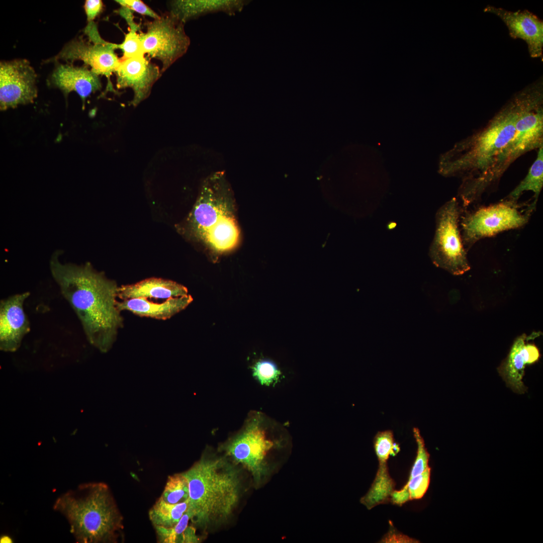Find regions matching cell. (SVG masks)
Masks as SVG:
<instances>
[{"mask_svg": "<svg viewBox=\"0 0 543 543\" xmlns=\"http://www.w3.org/2000/svg\"><path fill=\"white\" fill-rule=\"evenodd\" d=\"M56 251L49 261L51 275L77 316L89 342L102 352L109 351L123 326L118 309V287L90 263L60 260Z\"/></svg>", "mask_w": 543, "mask_h": 543, "instance_id": "1", "label": "cell"}, {"mask_svg": "<svg viewBox=\"0 0 543 543\" xmlns=\"http://www.w3.org/2000/svg\"><path fill=\"white\" fill-rule=\"evenodd\" d=\"M243 469L218 451L206 449L200 459L183 472L189 486L192 524L206 532L228 522L245 492Z\"/></svg>", "mask_w": 543, "mask_h": 543, "instance_id": "2", "label": "cell"}, {"mask_svg": "<svg viewBox=\"0 0 543 543\" xmlns=\"http://www.w3.org/2000/svg\"><path fill=\"white\" fill-rule=\"evenodd\" d=\"M292 446V437L285 426L261 412L252 411L240 429L218 451L249 473L257 489L286 462Z\"/></svg>", "mask_w": 543, "mask_h": 543, "instance_id": "3", "label": "cell"}, {"mask_svg": "<svg viewBox=\"0 0 543 543\" xmlns=\"http://www.w3.org/2000/svg\"><path fill=\"white\" fill-rule=\"evenodd\" d=\"M523 95L522 89L513 95L483 128L441 155L439 173L445 176H462L463 183L479 179L487 174L513 138Z\"/></svg>", "mask_w": 543, "mask_h": 543, "instance_id": "4", "label": "cell"}, {"mask_svg": "<svg viewBox=\"0 0 543 543\" xmlns=\"http://www.w3.org/2000/svg\"><path fill=\"white\" fill-rule=\"evenodd\" d=\"M54 509L66 518L79 543L116 542L124 529L112 493L102 482L83 484L62 494Z\"/></svg>", "mask_w": 543, "mask_h": 543, "instance_id": "5", "label": "cell"}, {"mask_svg": "<svg viewBox=\"0 0 543 543\" xmlns=\"http://www.w3.org/2000/svg\"><path fill=\"white\" fill-rule=\"evenodd\" d=\"M523 100L513 139L487 177L496 183L519 157L543 147V83L539 78L523 89Z\"/></svg>", "mask_w": 543, "mask_h": 543, "instance_id": "6", "label": "cell"}, {"mask_svg": "<svg viewBox=\"0 0 543 543\" xmlns=\"http://www.w3.org/2000/svg\"><path fill=\"white\" fill-rule=\"evenodd\" d=\"M461 209L453 198L437 211L435 231L429 255L433 263L454 275H461L470 269L459 228Z\"/></svg>", "mask_w": 543, "mask_h": 543, "instance_id": "7", "label": "cell"}, {"mask_svg": "<svg viewBox=\"0 0 543 543\" xmlns=\"http://www.w3.org/2000/svg\"><path fill=\"white\" fill-rule=\"evenodd\" d=\"M231 192L224 172L218 171L205 181L190 216L195 235L206 242L219 230L236 222L228 208Z\"/></svg>", "mask_w": 543, "mask_h": 543, "instance_id": "8", "label": "cell"}, {"mask_svg": "<svg viewBox=\"0 0 543 543\" xmlns=\"http://www.w3.org/2000/svg\"><path fill=\"white\" fill-rule=\"evenodd\" d=\"M521 208L517 201L505 198L467 214L461 222L464 245L470 246L481 239L524 226L532 212Z\"/></svg>", "mask_w": 543, "mask_h": 543, "instance_id": "9", "label": "cell"}, {"mask_svg": "<svg viewBox=\"0 0 543 543\" xmlns=\"http://www.w3.org/2000/svg\"><path fill=\"white\" fill-rule=\"evenodd\" d=\"M146 32L139 33L144 54L160 60L161 74L187 51L190 39L185 24L169 12L146 23Z\"/></svg>", "mask_w": 543, "mask_h": 543, "instance_id": "10", "label": "cell"}, {"mask_svg": "<svg viewBox=\"0 0 543 543\" xmlns=\"http://www.w3.org/2000/svg\"><path fill=\"white\" fill-rule=\"evenodd\" d=\"M117 49H119V44L104 39L94 41L79 37L66 44L52 60L54 61L62 59L70 63L76 60H82L85 65L91 67L93 72L107 78L106 90L115 92L110 76L115 73L120 63V58L115 52Z\"/></svg>", "mask_w": 543, "mask_h": 543, "instance_id": "11", "label": "cell"}, {"mask_svg": "<svg viewBox=\"0 0 543 543\" xmlns=\"http://www.w3.org/2000/svg\"><path fill=\"white\" fill-rule=\"evenodd\" d=\"M37 75L26 59L0 63V108L5 111L32 103L37 96Z\"/></svg>", "mask_w": 543, "mask_h": 543, "instance_id": "12", "label": "cell"}, {"mask_svg": "<svg viewBox=\"0 0 543 543\" xmlns=\"http://www.w3.org/2000/svg\"><path fill=\"white\" fill-rule=\"evenodd\" d=\"M484 11L499 17L508 28L513 39L524 41L532 58L541 57L543 51V22L535 15L527 10L515 12L488 5Z\"/></svg>", "mask_w": 543, "mask_h": 543, "instance_id": "13", "label": "cell"}, {"mask_svg": "<svg viewBox=\"0 0 543 543\" xmlns=\"http://www.w3.org/2000/svg\"><path fill=\"white\" fill-rule=\"evenodd\" d=\"M115 73L118 89L130 87L133 90L130 104L134 107L149 96L153 85L161 75L158 66L144 56L120 58Z\"/></svg>", "mask_w": 543, "mask_h": 543, "instance_id": "14", "label": "cell"}, {"mask_svg": "<svg viewBox=\"0 0 543 543\" xmlns=\"http://www.w3.org/2000/svg\"><path fill=\"white\" fill-rule=\"evenodd\" d=\"M30 293L13 295L0 302V348L14 352L30 330V323L24 310L25 301Z\"/></svg>", "mask_w": 543, "mask_h": 543, "instance_id": "15", "label": "cell"}, {"mask_svg": "<svg viewBox=\"0 0 543 543\" xmlns=\"http://www.w3.org/2000/svg\"><path fill=\"white\" fill-rule=\"evenodd\" d=\"M540 335V332H533L529 336L524 333L517 337L508 355L497 369L507 386L517 393L523 394L526 390L522 382L526 365L536 362L540 357L537 347L528 341Z\"/></svg>", "mask_w": 543, "mask_h": 543, "instance_id": "16", "label": "cell"}, {"mask_svg": "<svg viewBox=\"0 0 543 543\" xmlns=\"http://www.w3.org/2000/svg\"><path fill=\"white\" fill-rule=\"evenodd\" d=\"M49 83L52 86L60 89L65 97L70 92H75L83 104L86 98L102 88L99 75L85 65L79 67L70 63H57Z\"/></svg>", "mask_w": 543, "mask_h": 543, "instance_id": "17", "label": "cell"}, {"mask_svg": "<svg viewBox=\"0 0 543 543\" xmlns=\"http://www.w3.org/2000/svg\"><path fill=\"white\" fill-rule=\"evenodd\" d=\"M250 2L248 0H175L169 3V12L185 24L200 17L219 12L234 16L241 12Z\"/></svg>", "mask_w": 543, "mask_h": 543, "instance_id": "18", "label": "cell"}, {"mask_svg": "<svg viewBox=\"0 0 543 543\" xmlns=\"http://www.w3.org/2000/svg\"><path fill=\"white\" fill-rule=\"evenodd\" d=\"M190 295L173 297L162 302H154L145 298H134L118 301L121 311H128L140 317L165 320L185 309L192 303Z\"/></svg>", "mask_w": 543, "mask_h": 543, "instance_id": "19", "label": "cell"}, {"mask_svg": "<svg viewBox=\"0 0 543 543\" xmlns=\"http://www.w3.org/2000/svg\"><path fill=\"white\" fill-rule=\"evenodd\" d=\"M188 293L186 287L175 282L152 278L118 287L117 297L121 300L134 298L166 300L186 296Z\"/></svg>", "mask_w": 543, "mask_h": 543, "instance_id": "20", "label": "cell"}, {"mask_svg": "<svg viewBox=\"0 0 543 543\" xmlns=\"http://www.w3.org/2000/svg\"><path fill=\"white\" fill-rule=\"evenodd\" d=\"M389 457L385 455H377L379 468L375 479L368 492L360 499V502L368 509L390 502L395 483L388 472L387 461Z\"/></svg>", "mask_w": 543, "mask_h": 543, "instance_id": "21", "label": "cell"}, {"mask_svg": "<svg viewBox=\"0 0 543 543\" xmlns=\"http://www.w3.org/2000/svg\"><path fill=\"white\" fill-rule=\"evenodd\" d=\"M543 186V147L538 149L537 157L531 165L526 176L505 198L518 201L524 191L534 193V200L531 204L536 206L538 196Z\"/></svg>", "mask_w": 543, "mask_h": 543, "instance_id": "22", "label": "cell"}, {"mask_svg": "<svg viewBox=\"0 0 543 543\" xmlns=\"http://www.w3.org/2000/svg\"><path fill=\"white\" fill-rule=\"evenodd\" d=\"M188 507L189 499L182 503L170 504L159 497L149 511V519L154 527L170 528L178 522Z\"/></svg>", "mask_w": 543, "mask_h": 543, "instance_id": "23", "label": "cell"}, {"mask_svg": "<svg viewBox=\"0 0 543 543\" xmlns=\"http://www.w3.org/2000/svg\"><path fill=\"white\" fill-rule=\"evenodd\" d=\"M160 498L170 504L182 503L189 499V483L183 473L168 476Z\"/></svg>", "mask_w": 543, "mask_h": 543, "instance_id": "24", "label": "cell"}, {"mask_svg": "<svg viewBox=\"0 0 543 543\" xmlns=\"http://www.w3.org/2000/svg\"><path fill=\"white\" fill-rule=\"evenodd\" d=\"M190 520L191 515L187 510L178 522L174 526L170 528L155 526L157 542L160 543L183 542L184 533L189 526Z\"/></svg>", "mask_w": 543, "mask_h": 543, "instance_id": "25", "label": "cell"}, {"mask_svg": "<svg viewBox=\"0 0 543 543\" xmlns=\"http://www.w3.org/2000/svg\"><path fill=\"white\" fill-rule=\"evenodd\" d=\"M280 375L276 364L268 360H260L253 367V375L262 385L269 386L276 383Z\"/></svg>", "mask_w": 543, "mask_h": 543, "instance_id": "26", "label": "cell"}, {"mask_svg": "<svg viewBox=\"0 0 543 543\" xmlns=\"http://www.w3.org/2000/svg\"><path fill=\"white\" fill-rule=\"evenodd\" d=\"M138 31L139 30L130 29L128 33L126 34L123 43L119 44V49L123 51V56L121 59L144 56L145 54Z\"/></svg>", "mask_w": 543, "mask_h": 543, "instance_id": "27", "label": "cell"}, {"mask_svg": "<svg viewBox=\"0 0 543 543\" xmlns=\"http://www.w3.org/2000/svg\"><path fill=\"white\" fill-rule=\"evenodd\" d=\"M413 432L417 445V451L409 479L422 473L429 467L428 464L429 454L425 447L424 441L420 430L418 428L414 427L413 429Z\"/></svg>", "mask_w": 543, "mask_h": 543, "instance_id": "28", "label": "cell"}, {"mask_svg": "<svg viewBox=\"0 0 543 543\" xmlns=\"http://www.w3.org/2000/svg\"><path fill=\"white\" fill-rule=\"evenodd\" d=\"M430 468L428 467L422 473L409 479L404 486L409 494L410 500L422 498L426 493L429 484Z\"/></svg>", "mask_w": 543, "mask_h": 543, "instance_id": "29", "label": "cell"}, {"mask_svg": "<svg viewBox=\"0 0 543 543\" xmlns=\"http://www.w3.org/2000/svg\"><path fill=\"white\" fill-rule=\"evenodd\" d=\"M115 2L121 7L127 8L141 15L149 16L154 19L160 17L159 15L140 0H118Z\"/></svg>", "mask_w": 543, "mask_h": 543, "instance_id": "30", "label": "cell"}, {"mask_svg": "<svg viewBox=\"0 0 543 543\" xmlns=\"http://www.w3.org/2000/svg\"><path fill=\"white\" fill-rule=\"evenodd\" d=\"M419 540L398 532L390 522V529L379 542L383 543H417Z\"/></svg>", "mask_w": 543, "mask_h": 543, "instance_id": "31", "label": "cell"}, {"mask_svg": "<svg viewBox=\"0 0 543 543\" xmlns=\"http://www.w3.org/2000/svg\"><path fill=\"white\" fill-rule=\"evenodd\" d=\"M87 22H93L102 12L103 3L101 0H87L84 5Z\"/></svg>", "mask_w": 543, "mask_h": 543, "instance_id": "32", "label": "cell"}, {"mask_svg": "<svg viewBox=\"0 0 543 543\" xmlns=\"http://www.w3.org/2000/svg\"><path fill=\"white\" fill-rule=\"evenodd\" d=\"M410 500L409 494L407 489L405 486L399 491L394 490L391 494L390 502L393 504L399 506Z\"/></svg>", "mask_w": 543, "mask_h": 543, "instance_id": "33", "label": "cell"}, {"mask_svg": "<svg viewBox=\"0 0 543 543\" xmlns=\"http://www.w3.org/2000/svg\"><path fill=\"white\" fill-rule=\"evenodd\" d=\"M117 12L122 17L125 19L130 29L140 30L139 25L137 24L134 21L133 11L124 7H121L117 11Z\"/></svg>", "mask_w": 543, "mask_h": 543, "instance_id": "34", "label": "cell"}, {"mask_svg": "<svg viewBox=\"0 0 543 543\" xmlns=\"http://www.w3.org/2000/svg\"><path fill=\"white\" fill-rule=\"evenodd\" d=\"M0 542H12V539L11 538V537H10L9 536H8V535H3L1 537Z\"/></svg>", "mask_w": 543, "mask_h": 543, "instance_id": "35", "label": "cell"}]
</instances>
